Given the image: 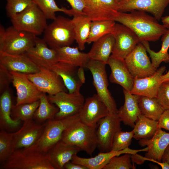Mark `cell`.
Here are the masks:
<instances>
[{
  "instance_id": "6da1fadb",
  "label": "cell",
  "mask_w": 169,
  "mask_h": 169,
  "mask_svg": "<svg viewBox=\"0 0 169 169\" xmlns=\"http://www.w3.org/2000/svg\"><path fill=\"white\" fill-rule=\"evenodd\" d=\"M133 31L140 42H156L167 29L154 16L141 10H133L129 13L118 12L114 20Z\"/></svg>"
},
{
  "instance_id": "7a4b0ae2",
  "label": "cell",
  "mask_w": 169,
  "mask_h": 169,
  "mask_svg": "<svg viewBox=\"0 0 169 169\" xmlns=\"http://www.w3.org/2000/svg\"><path fill=\"white\" fill-rule=\"evenodd\" d=\"M2 163L1 169H54L50 162L48 152L41 150L35 144L15 149Z\"/></svg>"
},
{
  "instance_id": "3957f363",
  "label": "cell",
  "mask_w": 169,
  "mask_h": 169,
  "mask_svg": "<svg viewBox=\"0 0 169 169\" xmlns=\"http://www.w3.org/2000/svg\"><path fill=\"white\" fill-rule=\"evenodd\" d=\"M36 36L17 29L13 25L5 29L0 26V53L18 54H24L34 46Z\"/></svg>"
},
{
  "instance_id": "277c9868",
  "label": "cell",
  "mask_w": 169,
  "mask_h": 169,
  "mask_svg": "<svg viewBox=\"0 0 169 169\" xmlns=\"http://www.w3.org/2000/svg\"><path fill=\"white\" fill-rule=\"evenodd\" d=\"M96 128L79 120L64 131L60 140L77 146L91 156L97 147Z\"/></svg>"
},
{
  "instance_id": "5b68a950",
  "label": "cell",
  "mask_w": 169,
  "mask_h": 169,
  "mask_svg": "<svg viewBox=\"0 0 169 169\" xmlns=\"http://www.w3.org/2000/svg\"><path fill=\"white\" fill-rule=\"evenodd\" d=\"M43 39L50 48L69 46L75 40L72 19L58 16L48 25L44 31Z\"/></svg>"
},
{
  "instance_id": "8992f818",
  "label": "cell",
  "mask_w": 169,
  "mask_h": 169,
  "mask_svg": "<svg viewBox=\"0 0 169 169\" xmlns=\"http://www.w3.org/2000/svg\"><path fill=\"white\" fill-rule=\"evenodd\" d=\"M10 18L15 28L36 36L41 34L48 25L45 15L34 3Z\"/></svg>"
},
{
  "instance_id": "52a82bcc",
  "label": "cell",
  "mask_w": 169,
  "mask_h": 169,
  "mask_svg": "<svg viewBox=\"0 0 169 169\" xmlns=\"http://www.w3.org/2000/svg\"><path fill=\"white\" fill-rule=\"evenodd\" d=\"M106 64L98 61L90 60L86 68L90 71L93 84L99 98L107 107L109 114H117L118 110L115 100L108 89V83L105 69Z\"/></svg>"
},
{
  "instance_id": "ba28073f",
  "label": "cell",
  "mask_w": 169,
  "mask_h": 169,
  "mask_svg": "<svg viewBox=\"0 0 169 169\" xmlns=\"http://www.w3.org/2000/svg\"><path fill=\"white\" fill-rule=\"evenodd\" d=\"M79 120V113L61 119L49 120L41 136L35 144L41 150L47 152L61 140L64 131Z\"/></svg>"
},
{
  "instance_id": "9c48e42d",
  "label": "cell",
  "mask_w": 169,
  "mask_h": 169,
  "mask_svg": "<svg viewBox=\"0 0 169 169\" xmlns=\"http://www.w3.org/2000/svg\"><path fill=\"white\" fill-rule=\"evenodd\" d=\"M131 74L134 78H143L153 74L157 69L152 65L141 42L124 59Z\"/></svg>"
},
{
  "instance_id": "30bf717a",
  "label": "cell",
  "mask_w": 169,
  "mask_h": 169,
  "mask_svg": "<svg viewBox=\"0 0 169 169\" xmlns=\"http://www.w3.org/2000/svg\"><path fill=\"white\" fill-rule=\"evenodd\" d=\"M49 102L59 109L55 119H61L79 113L85 100L80 92L72 93L60 91L54 95H48Z\"/></svg>"
},
{
  "instance_id": "8fae6325",
  "label": "cell",
  "mask_w": 169,
  "mask_h": 169,
  "mask_svg": "<svg viewBox=\"0 0 169 169\" xmlns=\"http://www.w3.org/2000/svg\"><path fill=\"white\" fill-rule=\"evenodd\" d=\"M121 120L117 114H109L100 119L96 128L97 147L100 152L112 150L113 142L116 132L121 130Z\"/></svg>"
},
{
  "instance_id": "7c38bea8",
  "label": "cell",
  "mask_w": 169,
  "mask_h": 169,
  "mask_svg": "<svg viewBox=\"0 0 169 169\" xmlns=\"http://www.w3.org/2000/svg\"><path fill=\"white\" fill-rule=\"evenodd\" d=\"M113 33L115 42L111 55L118 59L124 60L141 42L133 31L120 23H116Z\"/></svg>"
},
{
  "instance_id": "4fadbf2b",
  "label": "cell",
  "mask_w": 169,
  "mask_h": 169,
  "mask_svg": "<svg viewBox=\"0 0 169 169\" xmlns=\"http://www.w3.org/2000/svg\"><path fill=\"white\" fill-rule=\"evenodd\" d=\"M12 83L16 90V105L30 103L39 100L44 93L29 79L28 74L11 71Z\"/></svg>"
},
{
  "instance_id": "5bb4252c",
  "label": "cell",
  "mask_w": 169,
  "mask_h": 169,
  "mask_svg": "<svg viewBox=\"0 0 169 169\" xmlns=\"http://www.w3.org/2000/svg\"><path fill=\"white\" fill-rule=\"evenodd\" d=\"M85 1L83 13L92 21L114 20L118 12L117 0H85Z\"/></svg>"
},
{
  "instance_id": "9a60e30c",
  "label": "cell",
  "mask_w": 169,
  "mask_h": 169,
  "mask_svg": "<svg viewBox=\"0 0 169 169\" xmlns=\"http://www.w3.org/2000/svg\"><path fill=\"white\" fill-rule=\"evenodd\" d=\"M39 69L38 72L28 75L29 79L40 91L48 95L66 91V87L58 74L51 69Z\"/></svg>"
},
{
  "instance_id": "2e32d148",
  "label": "cell",
  "mask_w": 169,
  "mask_h": 169,
  "mask_svg": "<svg viewBox=\"0 0 169 169\" xmlns=\"http://www.w3.org/2000/svg\"><path fill=\"white\" fill-rule=\"evenodd\" d=\"M169 0H121L118 2V12L141 10L148 13L158 21L162 17Z\"/></svg>"
},
{
  "instance_id": "e0dca14e",
  "label": "cell",
  "mask_w": 169,
  "mask_h": 169,
  "mask_svg": "<svg viewBox=\"0 0 169 169\" xmlns=\"http://www.w3.org/2000/svg\"><path fill=\"white\" fill-rule=\"evenodd\" d=\"M48 45L43 38L36 37L35 45L24 54L39 68L51 69L59 62L58 58L56 49L49 48Z\"/></svg>"
},
{
  "instance_id": "ac0fdd59",
  "label": "cell",
  "mask_w": 169,
  "mask_h": 169,
  "mask_svg": "<svg viewBox=\"0 0 169 169\" xmlns=\"http://www.w3.org/2000/svg\"><path fill=\"white\" fill-rule=\"evenodd\" d=\"M109 114L105 104L95 94L85 100L79 113L80 120L88 125L96 127L100 120Z\"/></svg>"
},
{
  "instance_id": "d6986e66",
  "label": "cell",
  "mask_w": 169,
  "mask_h": 169,
  "mask_svg": "<svg viewBox=\"0 0 169 169\" xmlns=\"http://www.w3.org/2000/svg\"><path fill=\"white\" fill-rule=\"evenodd\" d=\"M45 123L40 124L32 119L24 121L21 127L13 133V142L15 149L31 146L37 141L41 136Z\"/></svg>"
},
{
  "instance_id": "ffe728a7",
  "label": "cell",
  "mask_w": 169,
  "mask_h": 169,
  "mask_svg": "<svg viewBox=\"0 0 169 169\" xmlns=\"http://www.w3.org/2000/svg\"><path fill=\"white\" fill-rule=\"evenodd\" d=\"M166 69V66H162L152 75L143 78H135L134 85L130 92L139 96L156 98L162 83L161 77Z\"/></svg>"
},
{
  "instance_id": "44dd1931",
  "label": "cell",
  "mask_w": 169,
  "mask_h": 169,
  "mask_svg": "<svg viewBox=\"0 0 169 169\" xmlns=\"http://www.w3.org/2000/svg\"><path fill=\"white\" fill-rule=\"evenodd\" d=\"M148 150L147 147L138 150L132 149L128 147L120 151L111 150L107 152H100L95 157L89 158L80 157L76 155L73 156L71 161L85 166L88 169H103L111 158L115 156L125 153L134 155L139 152H146Z\"/></svg>"
},
{
  "instance_id": "7402d4cb",
  "label": "cell",
  "mask_w": 169,
  "mask_h": 169,
  "mask_svg": "<svg viewBox=\"0 0 169 169\" xmlns=\"http://www.w3.org/2000/svg\"><path fill=\"white\" fill-rule=\"evenodd\" d=\"M0 65L9 71L26 74L38 72L40 69L24 54H13L0 53Z\"/></svg>"
},
{
  "instance_id": "603a6c76",
  "label": "cell",
  "mask_w": 169,
  "mask_h": 169,
  "mask_svg": "<svg viewBox=\"0 0 169 169\" xmlns=\"http://www.w3.org/2000/svg\"><path fill=\"white\" fill-rule=\"evenodd\" d=\"M138 143L141 146H147L148 148L146 158L161 162L164 152L169 144V133L158 128L151 138L139 140Z\"/></svg>"
},
{
  "instance_id": "cb8c5ba5",
  "label": "cell",
  "mask_w": 169,
  "mask_h": 169,
  "mask_svg": "<svg viewBox=\"0 0 169 169\" xmlns=\"http://www.w3.org/2000/svg\"><path fill=\"white\" fill-rule=\"evenodd\" d=\"M107 64L111 72L109 77L110 82L118 84L123 89L130 92L134 84V78L128 70L124 60L110 56Z\"/></svg>"
},
{
  "instance_id": "d4e9b609",
  "label": "cell",
  "mask_w": 169,
  "mask_h": 169,
  "mask_svg": "<svg viewBox=\"0 0 169 169\" xmlns=\"http://www.w3.org/2000/svg\"><path fill=\"white\" fill-rule=\"evenodd\" d=\"M82 151L75 146L60 140L47 152L50 162L54 169H64V165Z\"/></svg>"
},
{
  "instance_id": "484cf974",
  "label": "cell",
  "mask_w": 169,
  "mask_h": 169,
  "mask_svg": "<svg viewBox=\"0 0 169 169\" xmlns=\"http://www.w3.org/2000/svg\"><path fill=\"white\" fill-rule=\"evenodd\" d=\"M123 92L124 104L118 110L117 114L125 125L134 128L138 116L141 114L138 105L140 96L131 94L124 89Z\"/></svg>"
},
{
  "instance_id": "4316f807",
  "label": "cell",
  "mask_w": 169,
  "mask_h": 169,
  "mask_svg": "<svg viewBox=\"0 0 169 169\" xmlns=\"http://www.w3.org/2000/svg\"><path fill=\"white\" fill-rule=\"evenodd\" d=\"M78 67L61 62L53 65L51 69L61 79L69 93L80 92L83 84L79 79L77 71Z\"/></svg>"
},
{
  "instance_id": "83f0119b",
  "label": "cell",
  "mask_w": 169,
  "mask_h": 169,
  "mask_svg": "<svg viewBox=\"0 0 169 169\" xmlns=\"http://www.w3.org/2000/svg\"><path fill=\"white\" fill-rule=\"evenodd\" d=\"M115 42L113 34L110 33L93 42L87 53L89 59L100 61L107 64L112 53Z\"/></svg>"
},
{
  "instance_id": "f1b7e54d",
  "label": "cell",
  "mask_w": 169,
  "mask_h": 169,
  "mask_svg": "<svg viewBox=\"0 0 169 169\" xmlns=\"http://www.w3.org/2000/svg\"><path fill=\"white\" fill-rule=\"evenodd\" d=\"M59 62L85 68L90 60L87 53L81 52L78 47L66 46L55 49Z\"/></svg>"
},
{
  "instance_id": "f546056e",
  "label": "cell",
  "mask_w": 169,
  "mask_h": 169,
  "mask_svg": "<svg viewBox=\"0 0 169 169\" xmlns=\"http://www.w3.org/2000/svg\"><path fill=\"white\" fill-rule=\"evenodd\" d=\"M12 105L9 92L6 90L0 97V127L2 129L13 130L20 125L21 121L13 120L11 117Z\"/></svg>"
},
{
  "instance_id": "4dcf8cb0",
  "label": "cell",
  "mask_w": 169,
  "mask_h": 169,
  "mask_svg": "<svg viewBox=\"0 0 169 169\" xmlns=\"http://www.w3.org/2000/svg\"><path fill=\"white\" fill-rule=\"evenodd\" d=\"M75 40L81 51L85 49L89 35L92 21L84 14L74 16L72 19Z\"/></svg>"
},
{
  "instance_id": "1f68e13d",
  "label": "cell",
  "mask_w": 169,
  "mask_h": 169,
  "mask_svg": "<svg viewBox=\"0 0 169 169\" xmlns=\"http://www.w3.org/2000/svg\"><path fill=\"white\" fill-rule=\"evenodd\" d=\"M158 121L151 119L140 114L136 121L133 128V138L136 140L151 138L158 128Z\"/></svg>"
},
{
  "instance_id": "d6a6232c",
  "label": "cell",
  "mask_w": 169,
  "mask_h": 169,
  "mask_svg": "<svg viewBox=\"0 0 169 169\" xmlns=\"http://www.w3.org/2000/svg\"><path fill=\"white\" fill-rule=\"evenodd\" d=\"M161 41V48L157 52H155L151 49L148 41H144L141 42L144 45L147 52L149 54L152 65L157 69L162 62H169V54L168 53L169 48V29H167L162 36Z\"/></svg>"
},
{
  "instance_id": "836d02e7",
  "label": "cell",
  "mask_w": 169,
  "mask_h": 169,
  "mask_svg": "<svg viewBox=\"0 0 169 169\" xmlns=\"http://www.w3.org/2000/svg\"><path fill=\"white\" fill-rule=\"evenodd\" d=\"M138 105L141 114L152 120L158 121L165 110L156 98L140 96Z\"/></svg>"
},
{
  "instance_id": "e575fe53",
  "label": "cell",
  "mask_w": 169,
  "mask_h": 169,
  "mask_svg": "<svg viewBox=\"0 0 169 169\" xmlns=\"http://www.w3.org/2000/svg\"><path fill=\"white\" fill-rule=\"evenodd\" d=\"M115 24V22L112 20L92 21L86 43L90 44L106 35L113 33Z\"/></svg>"
},
{
  "instance_id": "d590c367",
  "label": "cell",
  "mask_w": 169,
  "mask_h": 169,
  "mask_svg": "<svg viewBox=\"0 0 169 169\" xmlns=\"http://www.w3.org/2000/svg\"><path fill=\"white\" fill-rule=\"evenodd\" d=\"M39 101V106L34 113L33 118L39 122L54 119L59 111V108L49 102L45 93L43 94Z\"/></svg>"
},
{
  "instance_id": "8d00e7d4",
  "label": "cell",
  "mask_w": 169,
  "mask_h": 169,
  "mask_svg": "<svg viewBox=\"0 0 169 169\" xmlns=\"http://www.w3.org/2000/svg\"><path fill=\"white\" fill-rule=\"evenodd\" d=\"M39 103V100L30 103L12 105L11 111L12 118L23 122L32 119Z\"/></svg>"
},
{
  "instance_id": "74e56055",
  "label": "cell",
  "mask_w": 169,
  "mask_h": 169,
  "mask_svg": "<svg viewBox=\"0 0 169 169\" xmlns=\"http://www.w3.org/2000/svg\"><path fill=\"white\" fill-rule=\"evenodd\" d=\"M33 1L42 11L47 19H55L57 17L55 13L57 12H62L70 16H74L71 9L59 7L55 0H33Z\"/></svg>"
},
{
  "instance_id": "f35d334b",
  "label": "cell",
  "mask_w": 169,
  "mask_h": 169,
  "mask_svg": "<svg viewBox=\"0 0 169 169\" xmlns=\"http://www.w3.org/2000/svg\"><path fill=\"white\" fill-rule=\"evenodd\" d=\"M13 133L4 131L0 132V161L6 160L15 150L13 142Z\"/></svg>"
},
{
  "instance_id": "ab89813d",
  "label": "cell",
  "mask_w": 169,
  "mask_h": 169,
  "mask_svg": "<svg viewBox=\"0 0 169 169\" xmlns=\"http://www.w3.org/2000/svg\"><path fill=\"white\" fill-rule=\"evenodd\" d=\"M134 131L124 132L119 130L116 133L114 138L112 150L120 151L129 147L133 138Z\"/></svg>"
},
{
  "instance_id": "60d3db41",
  "label": "cell",
  "mask_w": 169,
  "mask_h": 169,
  "mask_svg": "<svg viewBox=\"0 0 169 169\" xmlns=\"http://www.w3.org/2000/svg\"><path fill=\"white\" fill-rule=\"evenodd\" d=\"M131 154H124L120 156L113 157L103 169H135L134 165L131 163Z\"/></svg>"
},
{
  "instance_id": "b9f144b4",
  "label": "cell",
  "mask_w": 169,
  "mask_h": 169,
  "mask_svg": "<svg viewBox=\"0 0 169 169\" xmlns=\"http://www.w3.org/2000/svg\"><path fill=\"white\" fill-rule=\"evenodd\" d=\"M6 10L10 18L19 13L33 3V0H6Z\"/></svg>"
},
{
  "instance_id": "7bdbcfd3",
  "label": "cell",
  "mask_w": 169,
  "mask_h": 169,
  "mask_svg": "<svg viewBox=\"0 0 169 169\" xmlns=\"http://www.w3.org/2000/svg\"><path fill=\"white\" fill-rule=\"evenodd\" d=\"M156 98L158 103L165 110H169V82L162 83Z\"/></svg>"
},
{
  "instance_id": "ee69618b",
  "label": "cell",
  "mask_w": 169,
  "mask_h": 169,
  "mask_svg": "<svg viewBox=\"0 0 169 169\" xmlns=\"http://www.w3.org/2000/svg\"><path fill=\"white\" fill-rule=\"evenodd\" d=\"M13 80L10 71L0 65V92L1 94L6 90H8L10 83Z\"/></svg>"
},
{
  "instance_id": "f6af8a7d",
  "label": "cell",
  "mask_w": 169,
  "mask_h": 169,
  "mask_svg": "<svg viewBox=\"0 0 169 169\" xmlns=\"http://www.w3.org/2000/svg\"><path fill=\"white\" fill-rule=\"evenodd\" d=\"M70 5L74 16L84 14L83 10L85 5V0H65Z\"/></svg>"
},
{
  "instance_id": "bcb514c9",
  "label": "cell",
  "mask_w": 169,
  "mask_h": 169,
  "mask_svg": "<svg viewBox=\"0 0 169 169\" xmlns=\"http://www.w3.org/2000/svg\"><path fill=\"white\" fill-rule=\"evenodd\" d=\"M158 127L169 131V110H165L158 120Z\"/></svg>"
},
{
  "instance_id": "7dc6e473",
  "label": "cell",
  "mask_w": 169,
  "mask_h": 169,
  "mask_svg": "<svg viewBox=\"0 0 169 169\" xmlns=\"http://www.w3.org/2000/svg\"><path fill=\"white\" fill-rule=\"evenodd\" d=\"M139 158L142 163H143L145 161H150L158 164L161 167L162 169H169V164L166 162H161L153 159L147 158L140 155L139 156Z\"/></svg>"
},
{
  "instance_id": "c3c4849f",
  "label": "cell",
  "mask_w": 169,
  "mask_h": 169,
  "mask_svg": "<svg viewBox=\"0 0 169 169\" xmlns=\"http://www.w3.org/2000/svg\"><path fill=\"white\" fill-rule=\"evenodd\" d=\"M64 169H88L85 166L79 164L74 163L69 161L64 166Z\"/></svg>"
},
{
  "instance_id": "681fc988",
  "label": "cell",
  "mask_w": 169,
  "mask_h": 169,
  "mask_svg": "<svg viewBox=\"0 0 169 169\" xmlns=\"http://www.w3.org/2000/svg\"><path fill=\"white\" fill-rule=\"evenodd\" d=\"M83 67H79L77 71V74L79 79L81 82L84 84L85 82V77Z\"/></svg>"
},
{
  "instance_id": "f907efd6",
  "label": "cell",
  "mask_w": 169,
  "mask_h": 169,
  "mask_svg": "<svg viewBox=\"0 0 169 169\" xmlns=\"http://www.w3.org/2000/svg\"><path fill=\"white\" fill-rule=\"evenodd\" d=\"M161 161L169 164V144L164 152L161 157Z\"/></svg>"
},
{
  "instance_id": "816d5d0a",
  "label": "cell",
  "mask_w": 169,
  "mask_h": 169,
  "mask_svg": "<svg viewBox=\"0 0 169 169\" xmlns=\"http://www.w3.org/2000/svg\"><path fill=\"white\" fill-rule=\"evenodd\" d=\"M162 24L167 29H169V15L162 17L161 18Z\"/></svg>"
},
{
  "instance_id": "f5cc1de1",
  "label": "cell",
  "mask_w": 169,
  "mask_h": 169,
  "mask_svg": "<svg viewBox=\"0 0 169 169\" xmlns=\"http://www.w3.org/2000/svg\"><path fill=\"white\" fill-rule=\"evenodd\" d=\"M162 82H169V70L165 74H163L161 77Z\"/></svg>"
},
{
  "instance_id": "db71d44e",
  "label": "cell",
  "mask_w": 169,
  "mask_h": 169,
  "mask_svg": "<svg viewBox=\"0 0 169 169\" xmlns=\"http://www.w3.org/2000/svg\"><path fill=\"white\" fill-rule=\"evenodd\" d=\"M119 2V1H120L121 0H117Z\"/></svg>"
}]
</instances>
